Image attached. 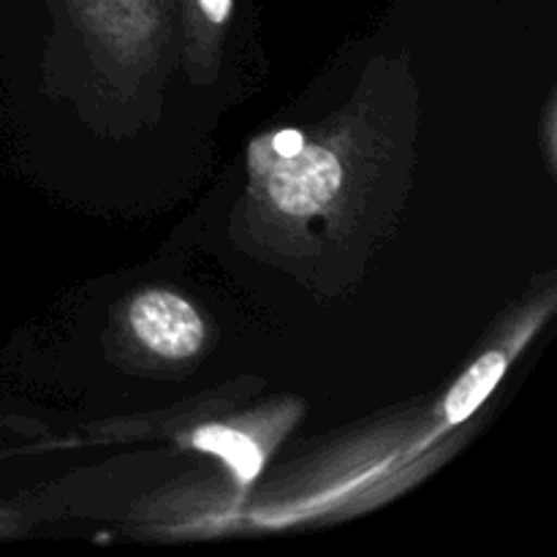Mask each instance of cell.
<instances>
[{
  "label": "cell",
  "instance_id": "obj_1",
  "mask_svg": "<svg viewBox=\"0 0 557 557\" xmlns=\"http://www.w3.org/2000/svg\"><path fill=\"white\" fill-rule=\"evenodd\" d=\"M343 183L337 158L324 147H305L270 169L267 188L275 205L288 215H310L321 210Z\"/></svg>",
  "mask_w": 557,
  "mask_h": 557
},
{
  "label": "cell",
  "instance_id": "obj_3",
  "mask_svg": "<svg viewBox=\"0 0 557 557\" xmlns=\"http://www.w3.org/2000/svg\"><path fill=\"white\" fill-rule=\"evenodd\" d=\"M506 373V357L500 351L484 354L479 362H473L466 370L460 381L455 384V389L446 397V419L451 424H460L493 395L495 386L500 384Z\"/></svg>",
  "mask_w": 557,
  "mask_h": 557
},
{
  "label": "cell",
  "instance_id": "obj_4",
  "mask_svg": "<svg viewBox=\"0 0 557 557\" xmlns=\"http://www.w3.org/2000/svg\"><path fill=\"white\" fill-rule=\"evenodd\" d=\"M196 449L201 451H212V455L223 457L226 466L232 468L234 473L239 476V482H253L261 471V451L248 435L237 433V430L228 428H201L196 430L194 435Z\"/></svg>",
  "mask_w": 557,
  "mask_h": 557
},
{
  "label": "cell",
  "instance_id": "obj_5",
  "mask_svg": "<svg viewBox=\"0 0 557 557\" xmlns=\"http://www.w3.org/2000/svg\"><path fill=\"white\" fill-rule=\"evenodd\" d=\"M302 145H305V139H302V134H299V131H281V134L272 139V147H275V152L281 158L294 156L297 150H302Z\"/></svg>",
  "mask_w": 557,
  "mask_h": 557
},
{
  "label": "cell",
  "instance_id": "obj_6",
  "mask_svg": "<svg viewBox=\"0 0 557 557\" xmlns=\"http://www.w3.org/2000/svg\"><path fill=\"white\" fill-rule=\"evenodd\" d=\"M196 3H199L201 14H205L207 20L218 22V25H221V22H226V16L232 14L234 0H196Z\"/></svg>",
  "mask_w": 557,
  "mask_h": 557
},
{
  "label": "cell",
  "instance_id": "obj_2",
  "mask_svg": "<svg viewBox=\"0 0 557 557\" xmlns=\"http://www.w3.org/2000/svg\"><path fill=\"white\" fill-rule=\"evenodd\" d=\"M131 326L145 346L166 359L190 357L205 337L199 313L169 292H147L136 297L131 305Z\"/></svg>",
  "mask_w": 557,
  "mask_h": 557
}]
</instances>
